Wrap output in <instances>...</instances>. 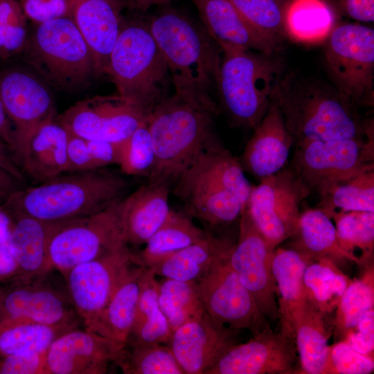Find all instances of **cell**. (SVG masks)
<instances>
[{
  "label": "cell",
  "instance_id": "6da1fadb",
  "mask_svg": "<svg viewBox=\"0 0 374 374\" xmlns=\"http://www.w3.org/2000/svg\"><path fill=\"white\" fill-rule=\"evenodd\" d=\"M220 114L210 93L175 91L147 116L156 162L148 181L172 186L207 148L221 142L214 128Z\"/></svg>",
  "mask_w": 374,
  "mask_h": 374
},
{
  "label": "cell",
  "instance_id": "7a4b0ae2",
  "mask_svg": "<svg viewBox=\"0 0 374 374\" xmlns=\"http://www.w3.org/2000/svg\"><path fill=\"white\" fill-rule=\"evenodd\" d=\"M273 99L294 146L313 141L364 138L373 132L359 109L330 82L294 73H284Z\"/></svg>",
  "mask_w": 374,
  "mask_h": 374
},
{
  "label": "cell",
  "instance_id": "3957f363",
  "mask_svg": "<svg viewBox=\"0 0 374 374\" xmlns=\"http://www.w3.org/2000/svg\"><path fill=\"white\" fill-rule=\"evenodd\" d=\"M130 188L127 179L107 167L65 172L19 188L7 197L4 208L12 215L59 223L100 212L125 198Z\"/></svg>",
  "mask_w": 374,
  "mask_h": 374
},
{
  "label": "cell",
  "instance_id": "277c9868",
  "mask_svg": "<svg viewBox=\"0 0 374 374\" xmlns=\"http://www.w3.org/2000/svg\"><path fill=\"white\" fill-rule=\"evenodd\" d=\"M168 66L175 91L208 93L217 84L221 56L204 28L167 9L148 23Z\"/></svg>",
  "mask_w": 374,
  "mask_h": 374
},
{
  "label": "cell",
  "instance_id": "5b68a950",
  "mask_svg": "<svg viewBox=\"0 0 374 374\" xmlns=\"http://www.w3.org/2000/svg\"><path fill=\"white\" fill-rule=\"evenodd\" d=\"M222 57L217 88L231 122L253 130L260 122L284 74L283 62L257 51L218 45Z\"/></svg>",
  "mask_w": 374,
  "mask_h": 374
},
{
  "label": "cell",
  "instance_id": "8992f818",
  "mask_svg": "<svg viewBox=\"0 0 374 374\" xmlns=\"http://www.w3.org/2000/svg\"><path fill=\"white\" fill-rule=\"evenodd\" d=\"M106 73L117 94L135 105L146 116L166 96L169 71L148 23L124 19Z\"/></svg>",
  "mask_w": 374,
  "mask_h": 374
},
{
  "label": "cell",
  "instance_id": "52a82bcc",
  "mask_svg": "<svg viewBox=\"0 0 374 374\" xmlns=\"http://www.w3.org/2000/svg\"><path fill=\"white\" fill-rule=\"evenodd\" d=\"M21 53L33 71L60 91L80 90L96 75L89 46L68 16L37 23Z\"/></svg>",
  "mask_w": 374,
  "mask_h": 374
},
{
  "label": "cell",
  "instance_id": "ba28073f",
  "mask_svg": "<svg viewBox=\"0 0 374 374\" xmlns=\"http://www.w3.org/2000/svg\"><path fill=\"white\" fill-rule=\"evenodd\" d=\"M125 198L97 213L51 223L47 243L51 267L64 274L77 265L128 246L123 224Z\"/></svg>",
  "mask_w": 374,
  "mask_h": 374
},
{
  "label": "cell",
  "instance_id": "9c48e42d",
  "mask_svg": "<svg viewBox=\"0 0 374 374\" xmlns=\"http://www.w3.org/2000/svg\"><path fill=\"white\" fill-rule=\"evenodd\" d=\"M324 42V64L330 83L358 109L373 108V28L337 24Z\"/></svg>",
  "mask_w": 374,
  "mask_h": 374
},
{
  "label": "cell",
  "instance_id": "30bf717a",
  "mask_svg": "<svg viewBox=\"0 0 374 374\" xmlns=\"http://www.w3.org/2000/svg\"><path fill=\"white\" fill-rule=\"evenodd\" d=\"M295 147L288 164L310 190L374 170V133L364 138L308 141Z\"/></svg>",
  "mask_w": 374,
  "mask_h": 374
},
{
  "label": "cell",
  "instance_id": "8fae6325",
  "mask_svg": "<svg viewBox=\"0 0 374 374\" xmlns=\"http://www.w3.org/2000/svg\"><path fill=\"white\" fill-rule=\"evenodd\" d=\"M252 186L247 208L269 247L274 250L296 233L301 202L312 193L288 165Z\"/></svg>",
  "mask_w": 374,
  "mask_h": 374
},
{
  "label": "cell",
  "instance_id": "7c38bea8",
  "mask_svg": "<svg viewBox=\"0 0 374 374\" xmlns=\"http://www.w3.org/2000/svg\"><path fill=\"white\" fill-rule=\"evenodd\" d=\"M48 85L26 67L10 65L0 69V98L13 125L11 153L17 163L34 133L55 118V102Z\"/></svg>",
  "mask_w": 374,
  "mask_h": 374
},
{
  "label": "cell",
  "instance_id": "4fadbf2b",
  "mask_svg": "<svg viewBox=\"0 0 374 374\" xmlns=\"http://www.w3.org/2000/svg\"><path fill=\"white\" fill-rule=\"evenodd\" d=\"M229 251L217 258L196 281L198 294L207 314L227 326L247 330L254 336L269 323L231 267Z\"/></svg>",
  "mask_w": 374,
  "mask_h": 374
},
{
  "label": "cell",
  "instance_id": "5bb4252c",
  "mask_svg": "<svg viewBox=\"0 0 374 374\" xmlns=\"http://www.w3.org/2000/svg\"><path fill=\"white\" fill-rule=\"evenodd\" d=\"M274 251L245 206L239 218L238 238L229 251V261L253 296L262 314L273 320L278 317L277 289L272 271Z\"/></svg>",
  "mask_w": 374,
  "mask_h": 374
},
{
  "label": "cell",
  "instance_id": "9a60e30c",
  "mask_svg": "<svg viewBox=\"0 0 374 374\" xmlns=\"http://www.w3.org/2000/svg\"><path fill=\"white\" fill-rule=\"evenodd\" d=\"M55 119L69 134L86 139L119 143L146 122L147 116L117 94L78 101Z\"/></svg>",
  "mask_w": 374,
  "mask_h": 374
},
{
  "label": "cell",
  "instance_id": "2e32d148",
  "mask_svg": "<svg viewBox=\"0 0 374 374\" xmlns=\"http://www.w3.org/2000/svg\"><path fill=\"white\" fill-rule=\"evenodd\" d=\"M128 246L74 266L64 274L75 311L89 327L136 264Z\"/></svg>",
  "mask_w": 374,
  "mask_h": 374
},
{
  "label": "cell",
  "instance_id": "e0dca14e",
  "mask_svg": "<svg viewBox=\"0 0 374 374\" xmlns=\"http://www.w3.org/2000/svg\"><path fill=\"white\" fill-rule=\"evenodd\" d=\"M241 331L204 311L175 330L167 346L185 374H206L231 348L239 344Z\"/></svg>",
  "mask_w": 374,
  "mask_h": 374
},
{
  "label": "cell",
  "instance_id": "ac0fdd59",
  "mask_svg": "<svg viewBox=\"0 0 374 374\" xmlns=\"http://www.w3.org/2000/svg\"><path fill=\"white\" fill-rule=\"evenodd\" d=\"M294 339L270 325L246 343L231 348L206 374H293L296 355Z\"/></svg>",
  "mask_w": 374,
  "mask_h": 374
},
{
  "label": "cell",
  "instance_id": "d6986e66",
  "mask_svg": "<svg viewBox=\"0 0 374 374\" xmlns=\"http://www.w3.org/2000/svg\"><path fill=\"white\" fill-rule=\"evenodd\" d=\"M121 348L112 340L87 329L70 330L46 352L47 374H104Z\"/></svg>",
  "mask_w": 374,
  "mask_h": 374
},
{
  "label": "cell",
  "instance_id": "ffe728a7",
  "mask_svg": "<svg viewBox=\"0 0 374 374\" xmlns=\"http://www.w3.org/2000/svg\"><path fill=\"white\" fill-rule=\"evenodd\" d=\"M69 17L87 42L96 75L106 73L111 51L121 31L123 0H66Z\"/></svg>",
  "mask_w": 374,
  "mask_h": 374
},
{
  "label": "cell",
  "instance_id": "44dd1931",
  "mask_svg": "<svg viewBox=\"0 0 374 374\" xmlns=\"http://www.w3.org/2000/svg\"><path fill=\"white\" fill-rule=\"evenodd\" d=\"M293 146L292 137L278 105L272 98L238 160L244 172L260 179L286 166Z\"/></svg>",
  "mask_w": 374,
  "mask_h": 374
},
{
  "label": "cell",
  "instance_id": "7402d4cb",
  "mask_svg": "<svg viewBox=\"0 0 374 374\" xmlns=\"http://www.w3.org/2000/svg\"><path fill=\"white\" fill-rule=\"evenodd\" d=\"M198 10L204 28L217 45L229 44L268 55L279 45L256 30L231 0H190Z\"/></svg>",
  "mask_w": 374,
  "mask_h": 374
},
{
  "label": "cell",
  "instance_id": "603a6c76",
  "mask_svg": "<svg viewBox=\"0 0 374 374\" xmlns=\"http://www.w3.org/2000/svg\"><path fill=\"white\" fill-rule=\"evenodd\" d=\"M24 317L36 323L75 328L76 319L64 298L39 285H18L0 294V319Z\"/></svg>",
  "mask_w": 374,
  "mask_h": 374
},
{
  "label": "cell",
  "instance_id": "cb8c5ba5",
  "mask_svg": "<svg viewBox=\"0 0 374 374\" xmlns=\"http://www.w3.org/2000/svg\"><path fill=\"white\" fill-rule=\"evenodd\" d=\"M171 186L148 181L125 198L123 224L127 244H145L167 218Z\"/></svg>",
  "mask_w": 374,
  "mask_h": 374
},
{
  "label": "cell",
  "instance_id": "d4e9b609",
  "mask_svg": "<svg viewBox=\"0 0 374 374\" xmlns=\"http://www.w3.org/2000/svg\"><path fill=\"white\" fill-rule=\"evenodd\" d=\"M172 193L192 218L212 226L226 225L239 219L245 206L224 188L206 182L178 179Z\"/></svg>",
  "mask_w": 374,
  "mask_h": 374
},
{
  "label": "cell",
  "instance_id": "484cf974",
  "mask_svg": "<svg viewBox=\"0 0 374 374\" xmlns=\"http://www.w3.org/2000/svg\"><path fill=\"white\" fill-rule=\"evenodd\" d=\"M69 132L55 118L32 136L18 164L37 184L66 172Z\"/></svg>",
  "mask_w": 374,
  "mask_h": 374
},
{
  "label": "cell",
  "instance_id": "4316f807",
  "mask_svg": "<svg viewBox=\"0 0 374 374\" xmlns=\"http://www.w3.org/2000/svg\"><path fill=\"white\" fill-rule=\"evenodd\" d=\"M144 269L136 264L132 267L105 308L86 329L112 340L121 349L126 345L134 321Z\"/></svg>",
  "mask_w": 374,
  "mask_h": 374
},
{
  "label": "cell",
  "instance_id": "83f0119b",
  "mask_svg": "<svg viewBox=\"0 0 374 374\" xmlns=\"http://www.w3.org/2000/svg\"><path fill=\"white\" fill-rule=\"evenodd\" d=\"M309 262L293 249L276 248L272 271L277 289L280 330L294 338L292 323L307 303L303 274Z\"/></svg>",
  "mask_w": 374,
  "mask_h": 374
},
{
  "label": "cell",
  "instance_id": "f1b7e54d",
  "mask_svg": "<svg viewBox=\"0 0 374 374\" xmlns=\"http://www.w3.org/2000/svg\"><path fill=\"white\" fill-rule=\"evenodd\" d=\"M179 178L220 186L244 205L252 188L238 159L222 142L205 149Z\"/></svg>",
  "mask_w": 374,
  "mask_h": 374
},
{
  "label": "cell",
  "instance_id": "f546056e",
  "mask_svg": "<svg viewBox=\"0 0 374 374\" xmlns=\"http://www.w3.org/2000/svg\"><path fill=\"white\" fill-rule=\"evenodd\" d=\"M292 249L309 263L328 258L338 265L345 260L360 266L359 258L344 250L337 238L331 219L319 208L308 209L301 213Z\"/></svg>",
  "mask_w": 374,
  "mask_h": 374
},
{
  "label": "cell",
  "instance_id": "4dcf8cb0",
  "mask_svg": "<svg viewBox=\"0 0 374 374\" xmlns=\"http://www.w3.org/2000/svg\"><path fill=\"white\" fill-rule=\"evenodd\" d=\"M12 216L13 222L8 243L19 274L24 277L43 275L51 269L47 255L51 223L28 215Z\"/></svg>",
  "mask_w": 374,
  "mask_h": 374
},
{
  "label": "cell",
  "instance_id": "1f68e13d",
  "mask_svg": "<svg viewBox=\"0 0 374 374\" xmlns=\"http://www.w3.org/2000/svg\"><path fill=\"white\" fill-rule=\"evenodd\" d=\"M208 231L197 226L185 211H170L163 224L145 242V247L132 254L138 265L150 268L175 253L204 238Z\"/></svg>",
  "mask_w": 374,
  "mask_h": 374
},
{
  "label": "cell",
  "instance_id": "d6a6232c",
  "mask_svg": "<svg viewBox=\"0 0 374 374\" xmlns=\"http://www.w3.org/2000/svg\"><path fill=\"white\" fill-rule=\"evenodd\" d=\"M323 313L308 301L295 317L292 329L300 360L298 373L327 374L329 358L328 330Z\"/></svg>",
  "mask_w": 374,
  "mask_h": 374
},
{
  "label": "cell",
  "instance_id": "836d02e7",
  "mask_svg": "<svg viewBox=\"0 0 374 374\" xmlns=\"http://www.w3.org/2000/svg\"><path fill=\"white\" fill-rule=\"evenodd\" d=\"M233 244L229 240L208 232L204 238L149 269L156 276L186 282L197 281Z\"/></svg>",
  "mask_w": 374,
  "mask_h": 374
},
{
  "label": "cell",
  "instance_id": "e575fe53",
  "mask_svg": "<svg viewBox=\"0 0 374 374\" xmlns=\"http://www.w3.org/2000/svg\"><path fill=\"white\" fill-rule=\"evenodd\" d=\"M172 333L158 303L156 276L150 269L145 267L134 321L126 345H167Z\"/></svg>",
  "mask_w": 374,
  "mask_h": 374
},
{
  "label": "cell",
  "instance_id": "d590c367",
  "mask_svg": "<svg viewBox=\"0 0 374 374\" xmlns=\"http://www.w3.org/2000/svg\"><path fill=\"white\" fill-rule=\"evenodd\" d=\"M72 329L24 317L0 319V357L44 352L57 337Z\"/></svg>",
  "mask_w": 374,
  "mask_h": 374
},
{
  "label": "cell",
  "instance_id": "8d00e7d4",
  "mask_svg": "<svg viewBox=\"0 0 374 374\" xmlns=\"http://www.w3.org/2000/svg\"><path fill=\"white\" fill-rule=\"evenodd\" d=\"M317 208L329 217L335 213H374V170L335 182L319 193Z\"/></svg>",
  "mask_w": 374,
  "mask_h": 374
},
{
  "label": "cell",
  "instance_id": "74e56055",
  "mask_svg": "<svg viewBox=\"0 0 374 374\" xmlns=\"http://www.w3.org/2000/svg\"><path fill=\"white\" fill-rule=\"evenodd\" d=\"M351 281L337 263L328 258L310 262L303 274L307 300L326 315L335 310Z\"/></svg>",
  "mask_w": 374,
  "mask_h": 374
},
{
  "label": "cell",
  "instance_id": "f35d334b",
  "mask_svg": "<svg viewBox=\"0 0 374 374\" xmlns=\"http://www.w3.org/2000/svg\"><path fill=\"white\" fill-rule=\"evenodd\" d=\"M335 24L334 14L323 0H290L286 4L287 35L296 41L324 42Z\"/></svg>",
  "mask_w": 374,
  "mask_h": 374
},
{
  "label": "cell",
  "instance_id": "ab89813d",
  "mask_svg": "<svg viewBox=\"0 0 374 374\" xmlns=\"http://www.w3.org/2000/svg\"><path fill=\"white\" fill-rule=\"evenodd\" d=\"M373 263L363 266L364 271L361 277L351 281L335 309L332 323L336 341H344L362 318L374 308Z\"/></svg>",
  "mask_w": 374,
  "mask_h": 374
},
{
  "label": "cell",
  "instance_id": "60d3db41",
  "mask_svg": "<svg viewBox=\"0 0 374 374\" xmlns=\"http://www.w3.org/2000/svg\"><path fill=\"white\" fill-rule=\"evenodd\" d=\"M158 303L173 332L204 311L196 281L162 278L157 280Z\"/></svg>",
  "mask_w": 374,
  "mask_h": 374
},
{
  "label": "cell",
  "instance_id": "b9f144b4",
  "mask_svg": "<svg viewBox=\"0 0 374 374\" xmlns=\"http://www.w3.org/2000/svg\"><path fill=\"white\" fill-rule=\"evenodd\" d=\"M115 364L125 374H185L166 344L125 345Z\"/></svg>",
  "mask_w": 374,
  "mask_h": 374
},
{
  "label": "cell",
  "instance_id": "7bdbcfd3",
  "mask_svg": "<svg viewBox=\"0 0 374 374\" xmlns=\"http://www.w3.org/2000/svg\"><path fill=\"white\" fill-rule=\"evenodd\" d=\"M335 222L338 240L347 252L355 255L359 249L362 255L360 266L373 262L374 213L368 211L337 212L330 217Z\"/></svg>",
  "mask_w": 374,
  "mask_h": 374
},
{
  "label": "cell",
  "instance_id": "ee69618b",
  "mask_svg": "<svg viewBox=\"0 0 374 374\" xmlns=\"http://www.w3.org/2000/svg\"><path fill=\"white\" fill-rule=\"evenodd\" d=\"M121 142L86 139L69 133L66 172H75L118 166Z\"/></svg>",
  "mask_w": 374,
  "mask_h": 374
},
{
  "label": "cell",
  "instance_id": "f6af8a7d",
  "mask_svg": "<svg viewBox=\"0 0 374 374\" xmlns=\"http://www.w3.org/2000/svg\"><path fill=\"white\" fill-rule=\"evenodd\" d=\"M246 20L262 35L280 45L287 36L286 4L280 0H231Z\"/></svg>",
  "mask_w": 374,
  "mask_h": 374
},
{
  "label": "cell",
  "instance_id": "bcb514c9",
  "mask_svg": "<svg viewBox=\"0 0 374 374\" xmlns=\"http://www.w3.org/2000/svg\"><path fill=\"white\" fill-rule=\"evenodd\" d=\"M155 162L156 155L152 136L145 122L121 142L118 166L125 175L148 178L154 168Z\"/></svg>",
  "mask_w": 374,
  "mask_h": 374
},
{
  "label": "cell",
  "instance_id": "7dc6e473",
  "mask_svg": "<svg viewBox=\"0 0 374 374\" xmlns=\"http://www.w3.org/2000/svg\"><path fill=\"white\" fill-rule=\"evenodd\" d=\"M26 17L17 0H0V57L21 53L28 36Z\"/></svg>",
  "mask_w": 374,
  "mask_h": 374
},
{
  "label": "cell",
  "instance_id": "c3c4849f",
  "mask_svg": "<svg viewBox=\"0 0 374 374\" xmlns=\"http://www.w3.org/2000/svg\"><path fill=\"white\" fill-rule=\"evenodd\" d=\"M373 370V358L357 352L346 341L330 346L327 374H369Z\"/></svg>",
  "mask_w": 374,
  "mask_h": 374
},
{
  "label": "cell",
  "instance_id": "681fc988",
  "mask_svg": "<svg viewBox=\"0 0 374 374\" xmlns=\"http://www.w3.org/2000/svg\"><path fill=\"white\" fill-rule=\"evenodd\" d=\"M46 352L0 357V374H47Z\"/></svg>",
  "mask_w": 374,
  "mask_h": 374
},
{
  "label": "cell",
  "instance_id": "f907efd6",
  "mask_svg": "<svg viewBox=\"0 0 374 374\" xmlns=\"http://www.w3.org/2000/svg\"><path fill=\"white\" fill-rule=\"evenodd\" d=\"M344 341L357 352L373 358L374 308L362 318L357 325L347 334Z\"/></svg>",
  "mask_w": 374,
  "mask_h": 374
},
{
  "label": "cell",
  "instance_id": "816d5d0a",
  "mask_svg": "<svg viewBox=\"0 0 374 374\" xmlns=\"http://www.w3.org/2000/svg\"><path fill=\"white\" fill-rule=\"evenodd\" d=\"M25 16L36 23L67 16L66 0H20Z\"/></svg>",
  "mask_w": 374,
  "mask_h": 374
},
{
  "label": "cell",
  "instance_id": "f5cc1de1",
  "mask_svg": "<svg viewBox=\"0 0 374 374\" xmlns=\"http://www.w3.org/2000/svg\"><path fill=\"white\" fill-rule=\"evenodd\" d=\"M342 11L349 17L362 22L374 20V0H338Z\"/></svg>",
  "mask_w": 374,
  "mask_h": 374
},
{
  "label": "cell",
  "instance_id": "db71d44e",
  "mask_svg": "<svg viewBox=\"0 0 374 374\" xmlns=\"http://www.w3.org/2000/svg\"><path fill=\"white\" fill-rule=\"evenodd\" d=\"M19 274L18 265L8 242L0 244V280L8 279Z\"/></svg>",
  "mask_w": 374,
  "mask_h": 374
},
{
  "label": "cell",
  "instance_id": "11a10c76",
  "mask_svg": "<svg viewBox=\"0 0 374 374\" xmlns=\"http://www.w3.org/2000/svg\"><path fill=\"white\" fill-rule=\"evenodd\" d=\"M0 167L12 175L20 183L24 181L23 170L15 160L10 149L0 143Z\"/></svg>",
  "mask_w": 374,
  "mask_h": 374
},
{
  "label": "cell",
  "instance_id": "9f6ffc18",
  "mask_svg": "<svg viewBox=\"0 0 374 374\" xmlns=\"http://www.w3.org/2000/svg\"><path fill=\"white\" fill-rule=\"evenodd\" d=\"M0 143L6 145L11 152L13 144V129L4 109L0 98Z\"/></svg>",
  "mask_w": 374,
  "mask_h": 374
},
{
  "label": "cell",
  "instance_id": "6f0895ef",
  "mask_svg": "<svg viewBox=\"0 0 374 374\" xmlns=\"http://www.w3.org/2000/svg\"><path fill=\"white\" fill-rule=\"evenodd\" d=\"M20 182L0 167V196L6 198L19 190Z\"/></svg>",
  "mask_w": 374,
  "mask_h": 374
},
{
  "label": "cell",
  "instance_id": "680465c9",
  "mask_svg": "<svg viewBox=\"0 0 374 374\" xmlns=\"http://www.w3.org/2000/svg\"><path fill=\"white\" fill-rule=\"evenodd\" d=\"M13 218L4 207L0 208V244L8 242Z\"/></svg>",
  "mask_w": 374,
  "mask_h": 374
},
{
  "label": "cell",
  "instance_id": "91938a15",
  "mask_svg": "<svg viewBox=\"0 0 374 374\" xmlns=\"http://www.w3.org/2000/svg\"><path fill=\"white\" fill-rule=\"evenodd\" d=\"M171 0H123L125 8L145 11L154 6H164L168 4Z\"/></svg>",
  "mask_w": 374,
  "mask_h": 374
}]
</instances>
